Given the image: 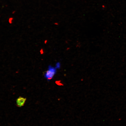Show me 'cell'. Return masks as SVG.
Returning a JSON list of instances; mask_svg holds the SVG:
<instances>
[{"label":"cell","instance_id":"1","mask_svg":"<svg viewBox=\"0 0 126 126\" xmlns=\"http://www.w3.org/2000/svg\"><path fill=\"white\" fill-rule=\"evenodd\" d=\"M57 72V69L55 67L51 65L48 66V70L45 72L44 74V77L48 81L52 79Z\"/></svg>","mask_w":126,"mask_h":126},{"label":"cell","instance_id":"2","mask_svg":"<svg viewBox=\"0 0 126 126\" xmlns=\"http://www.w3.org/2000/svg\"><path fill=\"white\" fill-rule=\"evenodd\" d=\"M26 98L20 97L17 99L16 104L17 106L20 107L23 106L26 102Z\"/></svg>","mask_w":126,"mask_h":126},{"label":"cell","instance_id":"3","mask_svg":"<svg viewBox=\"0 0 126 126\" xmlns=\"http://www.w3.org/2000/svg\"><path fill=\"white\" fill-rule=\"evenodd\" d=\"M61 67V64L59 62L57 63L56 64V66L55 67L56 69H59Z\"/></svg>","mask_w":126,"mask_h":126},{"label":"cell","instance_id":"4","mask_svg":"<svg viewBox=\"0 0 126 126\" xmlns=\"http://www.w3.org/2000/svg\"><path fill=\"white\" fill-rule=\"evenodd\" d=\"M47 40H45V44H46L47 43Z\"/></svg>","mask_w":126,"mask_h":126}]
</instances>
